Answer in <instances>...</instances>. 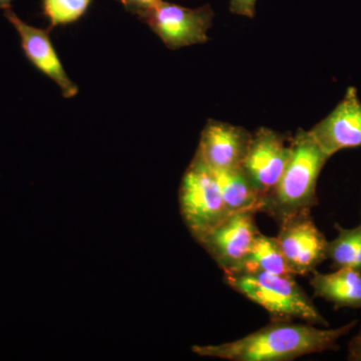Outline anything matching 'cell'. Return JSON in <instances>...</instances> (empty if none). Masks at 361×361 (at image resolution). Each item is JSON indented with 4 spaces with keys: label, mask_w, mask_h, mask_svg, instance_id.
<instances>
[{
    "label": "cell",
    "mask_w": 361,
    "mask_h": 361,
    "mask_svg": "<svg viewBox=\"0 0 361 361\" xmlns=\"http://www.w3.org/2000/svg\"><path fill=\"white\" fill-rule=\"evenodd\" d=\"M225 283L267 311L271 320H300L329 327V322L318 311L312 299L294 275H278L257 270L224 273Z\"/></svg>",
    "instance_id": "3957f363"
},
{
    "label": "cell",
    "mask_w": 361,
    "mask_h": 361,
    "mask_svg": "<svg viewBox=\"0 0 361 361\" xmlns=\"http://www.w3.org/2000/svg\"><path fill=\"white\" fill-rule=\"evenodd\" d=\"M170 49L205 44L212 26L214 11L210 6L188 8L161 0L139 16Z\"/></svg>",
    "instance_id": "5b68a950"
},
{
    "label": "cell",
    "mask_w": 361,
    "mask_h": 361,
    "mask_svg": "<svg viewBox=\"0 0 361 361\" xmlns=\"http://www.w3.org/2000/svg\"><path fill=\"white\" fill-rule=\"evenodd\" d=\"M348 360L361 361V326L348 345Z\"/></svg>",
    "instance_id": "d6986e66"
},
{
    "label": "cell",
    "mask_w": 361,
    "mask_h": 361,
    "mask_svg": "<svg viewBox=\"0 0 361 361\" xmlns=\"http://www.w3.org/2000/svg\"><path fill=\"white\" fill-rule=\"evenodd\" d=\"M257 0H230V11L236 16L253 18Z\"/></svg>",
    "instance_id": "e0dca14e"
},
{
    "label": "cell",
    "mask_w": 361,
    "mask_h": 361,
    "mask_svg": "<svg viewBox=\"0 0 361 361\" xmlns=\"http://www.w3.org/2000/svg\"><path fill=\"white\" fill-rule=\"evenodd\" d=\"M290 152L291 137L265 127L252 134L240 168L258 192L260 202L279 182Z\"/></svg>",
    "instance_id": "8992f818"
},
{
    "label": "cell",
    "mask_w": 361,
    "mask_h": 361,
    "mask_svg": "<svg viewBox=\"0 0 361 361\" xmlns=\"http://www.w3.org/2000/svg\"><path fill=\"white\" fill-rule=\"evenodd\" d=\"M254 211L230 214L222 222L204 235L199 243L223 272L243 268L259 231Z\"/></svg>",
    "instance_id": "52a82bcc"
},
{
    "label": "cell",
    "mask_w": 361,
    "mask_h": 361,
    "mask_svg": "<svg viewBox=\"0 0 361 361\" xmlns=\"http://www.w3.org/2000/svg\"><path fill=\"white\" fill-rule=\"evenodd\" d=\"M313 294L334 305V310H361V272L349 268H337L331 273H311Z\"/></svg>",
    "instance_id": "7c38bea8"
},
{
    "label": "cell",
    "mask_w": 361,
    "mask_h": 361,
    "mask_svg": "<svg viewBox=\"0 0 361 361\" xmlns=\"http://www.w3.org/2000/svg\"><path fill=\"white\" fill-rule=\"evenodd\" d=\"M278 243L292 274H311L327 260L326 237L316 226L311 211L292 216L279 225Z\"/></svg>",
    "instance_id": "ba28073f"
},
{
    "label": "cell",
    "mask_w": 361,
    "mask_h": 361,
    "mask_svg": "<svg viewBox=\"0 0 361 361\" xmlns=\"http://www.w3.org/2000/svg\"><path fill=\"white\" fill-rule=\"evenodd\" d=\"M337 235L327 245V260L337 268H349L361 272V224L355 228L334 225Z\"/></svg>",
    "instance_id": "9a60e30c"
},
{
    "label": "cell",
    "mask_w": 361,
    "mask_h": 361,
    "mask_svg": "<svg viewBox=\"0 0 361 361\" xmlns=\"http://www.w3.org/2000/svg\"><path fill=\"white\" fill-rule=\"evenodd\" d=\"M240 270H257L278 275H293L288 269L276 237L267 236L261 232L258 233L254 240L250 253L247 256L243 268Z\"/></svg>",
    "instance_id": "5bb4252c"
},
{
    "label": "cell",
    "mask_w": 361,
    "mask_h": 361,
    "mask_svg": "<svg viewBox=\"0 0 361 361\" xmlns=\"http://www.w3.org/2000/svg\"><path fill=\"white\" fill-rule=\"evenodd\" d=\"M128 11L139 18L152 7L158 4L161 0H118Z\"/></svg>",
    "instance_id": "ac0fdd59"
},
{
    "label": "cell",
    "mask_w": 361,
    "mask_h": 361,
    "mask_svg": "<svg viewBox=\"0 0 361 361\" xmlns=\"http://www.w3.org/2000/svg\"><path fill=\"white\" fill-rule=\"evenodd\" d=\"M251 137L244 128L209 120L202 130L196 156L213 170L238 168L245 158Z\"/></svg>",
    "instance_id": "8fae6325"
},
{
    "label": "cell",
    "mask_w": 361,
    "mask_h": 361,
    "mask_svg": "<svg viewBox=\"0 0 361 361\" xmlns=\"http://www.w3.org/2000/svg\"><path fill=\"white\" fill-rule=\"evenodd\" d=\"M92 0H42V13L49 18V27L70 25L82 18Z\"/></svg>",
    "instance_id": "2e32d148"
},
{
    "label": "cell",
    "mask_w": 361,
    "mask_h": 361,
    "mask_svg": "<svg viewBox=\"0 0 361 361\" xmlns=\"http://www.w3.org/2000/svg\"><path fill=\"white\" fill-rule=\"evenodd\" d=\"M329 158L342 149L361 147V101L350 87L334 110L308 130Z\"/></svg>",
    "instance_id": "9c48e42d"
},
{
    "label": "cell",
    "mask_w": 361,
    "mask_h": 361,
    "mask_svg": "<svg viewBox=\"0 0 361 361\" xmlns=\"http://www.w3.org/2000/svg\"><path fill=\"white\" fill-rule=\"evenodd\" d=\"M329 160L308 130L299 129L291 137L289 160L279 182L259 204L258 213L273 218L278 225L311 211L318 204V178Z\"/></svg>",
    "instance_id": "7a4b0ae2"
},
{
    "label": "cell",
    "mask_w": 361,
    "mask_h": 361,
    "mask_svg": "<svg viewBox=\"0 0 361 361\" xmlns=\"http://www.w3.org/2000/svg\"><path fill=\"white\" fill-rule=\"evenodd\" d=\"M211 171L230 212L254 211L258 213L260 196L241 168L211 169Z\"/></svg>",
    "instance_id": "4fadbf2b"
},
{
    "label": "cell",
    "mask_w": 361,
    "mask_h": 361,
    "mask_svg": "<svg viewBox=\"0 0 361 361\" xmlns=\"http://www.w3.org/2000/svg\"><path fill=\"white\" fill-rule=\"evenodd\" d=\"M357 325V320L337 329H319L307 322L271 320L269 324L225 343L194 346L195 353L229 361H290L302 356L336 351L338 341Z\"/></svg>",
    "instance_id": "6da1fadb"
},
{
    "label": "cell",
    "mask_w": 361,
    "mask_h": 361,
    "mask_svg": "<svg viewBox=\"0 0 361 361\" xmlns=\"http://www.w3.org/2000/svg\"><path fill=\"white\" fill-rule=\"evenodd\" d=\"M179 201L185 224L197 241L231 214L212 171L196 155L183 176Z\"/></svg>",
    "instance_id": "277c9868"
},
{
    "label": "cell",
    "mask_w": 361,
    "mask_h": 361,
    "mask_svg": "<svg viewBox=\"0 0 361 361\" xmlns=\"http://www.w3.org/2000/svg\"><path fill=\"white\" fill-rule=\"evenodd\" d=\"M4 16L18 32L26 59L42 75L54 80L66 99L77 96L78 87L68 77L52 44L51 28L42 30L27 25L18 18L11 7L4 11Z\"/></svg>",
    "instance_id": "30bf717a"
},
{
    "label": "cell",
    "mask_w": 361,
    "mask_h": 361,
    "mask_svg": "<svg viewBox=\"0 0 361 361\" xmlns=\"http://www.w3.org/2000/svg\"><path fill=\"white\" fill-rule=\"evenodd\" d=\"M13 1V0H0V9L6 11V9L9 8V7H11V4Z\"/></svg>",
    "instance_id": "ffe728a7"
}]
</instances>
